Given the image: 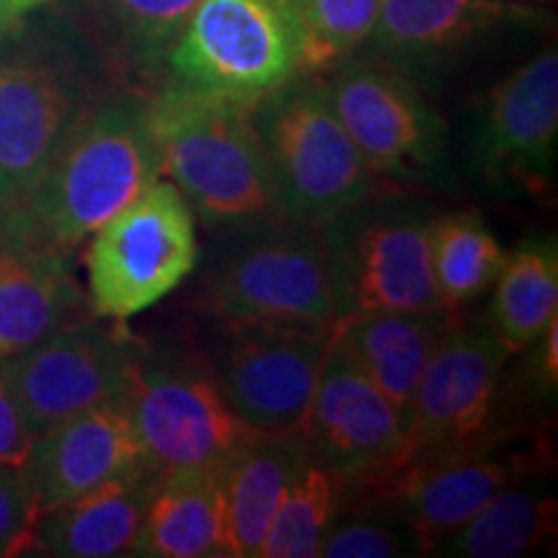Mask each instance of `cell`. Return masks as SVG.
I'll return each mask as SVG.
<instances>
[{"label":"cell","mask_w":558,"mask_h":558,"mask_svg":"<svg viewBox=\"0 0 558 558\" xmlns=\"http://www.w3.org/2000/svg\"><path fill=\"white\" fill-rule=\"evenodd\" d=\"M492 288L488 326L509 352L518 354L558 318V243L554 235H525L507 254Z\"/></svg>","instance_id":"d4e9b609"},{"label":"cell","mask_w":558,"mask_h":558,"mask_svg":"<svg viewBox=\"0 0 558 558\" xmlns=\"http://www.w3.org/2000/svg\"><path fill=\"white\" fill-rule=\"evenodd\" d=\"M324 81L333 114L380 181L432 184L445 173L448 124L403 70L352 60Z\"/></svg>","instance_id":"8fae6325"},{"label":"cell","mask_w":558,"mask_h":558,"mask_svg":"<svg viewBox=\"0 0 558 558\" xmlns=\"http://www.w3.org/2000/svg\"><path fill=\"white\" fill-rule=\"evenodd\" d=\"M124 407L160 473L222 469L254 429L241 422L202 354L137 341Z\"/></svg>","instance_id":"8992f818"},{"label":"cell","mask_w":558,"mask_h":558,"mask_svg":"<svg viewBox=\"0 0 558 558\" xmlns=\"http://www.w3.org/2000/svg\"><path fill=\"white\" fill-rule=\"evenodd\" d=\"M148 465L153 463L145 456L124 399H114L81 411L34 437L21 471L29 481L41 518L109 481Z\"/></svg>","instance_id":"2e32d148"},{"label":"cell","mask_w":558,"mask_h":558,"mask_svg":"<svg viewBox=\"0 0 558 558\" xmlns=\"http://www.w3.org/2000/svg\"><path fill=\"white\" fill-rule=\"evenodd\" d=\"M68 254L0 228V360L81 318Z\"/></svg>","instance_id":"ac0fdd59"},{"label":"cell","mask_w":558,"mask_h":558,"mask_svg":"<svg viewBox=\"0 0 558 558\" xmlns=\"http://www.w3.org/2000/svg\"><path fill=\"white\" fill-rule=\"evenodd\" d=\"M37 522L39 512L24 471L0 463V558L29 548Z\"/></svg>","instance_id":"4dcf8cb0"},{"label":"cell","mask_w":558,"mask_h":558,"mask_svg":"<svg viewBox=\"0 0 558 558\" xmlns=\"http://www.w3.org/2000/svg\"><path fill=\"white\" fill-rule=\"evenodd\" d=\"M432 220L424 202L375 194L320 226L331 256L339 320L354 313L445 308L432 271Z\"/></svg>","instance_id":"52a82bcc"},{"label":"cell","mask_w":558,"mask_h":558,"mask_svg":"<svg viewBox=\"0 0 558 558\" xmlns=\"http://www.w3.org/2000/svg\"><path fill=\"white\" fill-rule=\"evenodd\" d=\"M509 357L512 352L492 326H463L456 320L418 378L401 463L418 452L488 435Z\"/></svg>","instance_id":"4fadbf2b"},{"label":"cell","mask_w":558,"mask_h":558,"mask_svg":"<svg viewBox=\"0 0 558 558\" xmlns=\"http://www.w3.org/2000/svg\"><path fill=\"white\" fill-rule=\"evenodd\" d=\"M158 481L160 471L148 465L41 514L32 546L60 558L130 556Z\"/></svg>","instance_id":"d6986e66"},{"label":"cell","mask_w":558,"mask_h":558,"mask_svg":"<svg viewBox=\"0 0 558 558\" xmlns=\"http://www.w3.org/2000/svg\"><path fill=\"white\" fill-rule=\"evenodd\" d=\"M254 107L171 81L148 99L160 177L213 230L282 220Z\"/></svg>","instance_id":"7a4b0ae2"},{"label":"cell","mask_w":558,"mask_h":558,"mask_svg":"<svg viewBox=\"0 0 558 558\" xmlns=\"http://www.w3.org/2000/svg\"><path fill=\"white\" fill-rule=\"evenodd\" d=\"M527 383L543 399H556L558 390V318L550 320L527 349Z\"/></svg>","instance_id":"1f68e13d"},{"label":"cell","mask_w":558,"mask_h":558,"mask_svg":"<svg viewBox=\"0 0 558 558\" xmlns=\"http://www.w3.org/2000/svg\"><path fill=\"white\" fill-rule=\"evenodd\" d=\"M452 324L456 316L445 308L354 313L337 320L333 337L407 422L418 378Z\"/></svg>","instance_id":"ffe728a7"},{"label":"cell","mask_w":558,"mask_h":558,"mask_svg":"<svg viewBox=\"0 0 558 558\" xmlns=\"http://www.w3.org/2000/svg\"><path fill=\"white\" fill-rule=\"evenodd\" d=\"M333 326L218 320L207 360L230 409L246 427L303 429Z\"/></svg>","instance_id":"30bf717a"},{"label":"cell","mask_w":558,"mask_h":558,"mask_svg":"<svg viewBox=\"0 0 558 558\" xmlns=\"http://www.w3.org/2000/svg\"><path fill=\"white\" fill-rule=\"evenodd\" d=\"M341 505V478L308 450L279 499L262 558H318L320 541L337 520Z\"/></svg>","instance_id":"4316f807"},{"label":"cell","mask_w":558,"mask_h":558,"mask_svg":"<svg viewBox=\"0 0 558 558\" xmlns=\"http://www.w3.org/2000/svg\"><path fill=\"white\" fill-rule=\"evenodd\" d=\"M78 114L52 68L0 65V207L19 202L37 184Z\"/></svg>","instance_id":"e0dca14e"},{"label":"cell","mask_w":558,"mask_h":558,"mask_svg":"<svg viewBox=\"0 0 558 558\" xmlns=\"http://www.w3.org/2000/svg\"><path fill=\"white\" fill-rule=\"evenodd\" d=\"M308 452L303 432H254L222 465L226 556L262 558L271 518Z\"/></svg>","instance_id":"7402d4cb"},{"label":"cell","mask_w":558,"mask_h":558,"mask_svg":"<svg viewBox=\"0 0 558 558\" xmlns=\"http://www.w3.org/2000/svg\"><path fill=\"white\" fill-rule=\"evenodd\" d=\"M538 445H512L507 432H488L460 445L418 452L375 476L341 481L354 492L349 507L393 514L414 527L427 546L471 520L488 499L543 471Z\"/></svg>","instance_id":"5b68a950"},{"label":"cell","mask_w":558,"mask_h":558,"mask_svg":"<svg viewBox=\"0 0 558 558\" xmlns=\"http://www.w3.org/2000/svg\"><path fill=\"white\" fill-rule=\"evenodd\" d=\"M137 339L99 320L73 318L37 344L0 360V378L11 390L26 427L37 437L54 424L122 399Z\"/></svg>","instance_id":"7c38bea8"},{"label":"cell","mask_w":558,"mask_h":558,"mask_svg":"<svg viewBox=\"0 0 558 558\" xmlns=\"http://www.w3.org/2000/svg\"><path fill=\"white\" fill-rule=\"evenodd\" d=\"M300 34V78L331 70L365 45L383 0H288Z\"/></svg>","instance_id":"83f0119b"},{"label":"cell","mask_w":558,"mask_h":558,"mask_svg":"<svg viewBox=\"0 0 558 558\" xmlns=\"http://www.w3.org/2000/svg\"><path fill=\"white\" fill-rule=\"evenodd\" d=\"M525 16V9L505 0H383L369 41L383 62L399 70L432 65L494 26Z\"/></svg>","instance_id":"44dd1931"},{"label":"cell","mask_w":558,"mask_h":558,"mask_svg":"<svg viewBox=\"0 0 558 558\" xmlns=\"http://www.w3.org/2000/svg\"><path fill=\"white\" fill-rule=\"evenodd\" d=\"M311 456L341 481L393 469L407 450V422L331 337L303 422Z\"/></svg>","instance_id":"5bb4252c"},{"label":"cell","mask_w":558,"mask_h":558,"mask_svg":"<svg viewBox=\"0 0 558 558\" xmlns=\"http://www.w3.org/2000/svg\"><path fill=\"white\" fill-rule=\"evenodd\" d=\"M124 50L145 70L166 62L199 0H101Z\"/></svg>","instance_id":"f1b7e54d"},{"label":"cell","mask_w":558,"mask_h":558,"mask_svg":"<svg viewBox=\"0 0 558 558\" xmlns=\"http://www.w3.org/2000/svg\"><path fill=\"white\" fill-rule=\"evenodd\" d=\"M156 179L148 101L99 104L70 124L37 184L0 207V228L70 254Z\"/></svg>","instance_id":"6da1fadb"},{"label":"cell","mask_w":558,"mask_h":558,"mask_svg":"<svg viewBox=\"0 0 558 558\" xmlns=\"http://www.w3.org/2000/svg\"><path fill=\"white\" fill-rule=\"evenodd\" d=\"M558 143V54L541 52L486 96L473 130V163L501 190H543Z\"/></svg>","instance_id":"9a60e30c"},{"label":"cell","mask_w":558,"mask_h":558,"mask_svg":"<svg viewBox=\"0 0 558 558\" xmlns=\"http://www.w3.org/2000/svg\"><path fill=\"white\" fill-rule=\"evenodd\" d=\"M429 546L414 527L375 509L349 507L337 514L329 533L320 541L318 556L324 558H401L427 554Z\"/></svg>","instance_id":"f546056e"},{"label":"cell","mask_w":558,"mask_h":558,"mask_svg":"<svg viewBox=\"0 0 558 558\" xmlns=\"http://www.w3.org/2000/svg\"><path fill=\"white\" fill-rule=\"evenodd\" d=\"M432 271L452 316L497 282L507 251L476 209H458L432 220Z\"/></svg>","instance_id":"484cf974"},{"label":"cell","mask_w":558,"mask_h":558,"mask_svg":"<svg viewBox=\"0 0 558 558\" xmlns=\"http://www.w3.org/2000/svg\"><path fill=\"white\" fill-rule=\"evenodd\" d=\"M130 556L228 558L222 469L160 473Z\"/></svg>","instance_id":"603a6c76"},{"label":"cell","mask_w":558,"mask_h":558,"mask_svg":"<svg viewBox=\"0 0 558 558\" xmlns=\"http://www.w3.org/2000/svg\"><path fill=\"white\" fill-rule=\"evenodd\" d=\"M177 83L256 107L300 75L288 0H199L166 54Z\"/></svg>","instance_id":"ba28073f"},{"label":"cell","mask_w":558,"mask_h":558,"mask_svg":"<svg viewBox=\"0 0 558 558\" xmlns=\"http://www.w3.org/2000/svg\"><path fill=\"white\" fill-rule=\"evenodd\" d=\"M32 442V429L26 427L11 390L5 388L3 378H0V463L24 469L26 458H29Z\"/></svg>","instance_id":"d6a6232c"},{"label":"cell","mask_w":558,"mask_h":558,"mask_svg":"<svg viewBox=\"0 0 558 558\" xmlns=\"http://www.w3.org/2000/svg\"><path fill=\"white\" fill-rule=\"evenodd\" d=\"M90 235L88 292L99 318L124 320L153 308L199 262L194 213L171 181H153Z\"/></svg>","instance_id":"9c48e42d"},{"label":"cell","mask_w":558,"mask_h":558,"mask_svg":"<svg viewBox=\"0 0 558 558\" xmlns=\"http://www.w3.org/2000/svg\"><path fill=\"white\" fill-rule=\"evenodd\" d=\"M556 499L533 478L501 488L450 535L432 543L439 556L518 558L546 548L556 535Z\"/></svg>","instance_id":"cb8c5ba5"},{"label":"cell","mask_w":558,"mask_h":558,"mask_svg":"<svg viewBox=\"0 0 558 558\" xmlns=\"http://www.w3.org/2000/svg\"><path fill=\"white\" fill-rule=\"evenodd\" d=\"M251 114L284 218L324 226L380 194V179L333 114L320 81L298 75Z\"/></svg>","instance_id":"277c9868"},{"label":"cell","mask_w":558,"mask_h":558,"mask_svg":"<svg viewBox=\"0 0 558 558\" xmlns=\"http://www.w3.org/2000/svg\"><path fill=\"white\" fill-rule=\"evenodd\" d=\"M50 0H0V39L24 29L26 19Z\"/></svg>","instance_id":"836d02e7"},{"label":"cell","mask_w":558,"mask_h":558,"mask_svg":"<svg viewBox=\"0 0 558 558\" xmlns=\"http://www.w3.org/2000/svg\"><path fill=\"white\" fill-rule=\"evenodd\" d=\"M202 300L218 320H339L331 256L320 226L290 218L230 230L213 254Z\"/></svg>","instance_id":"3957f363"}]
</instances>
